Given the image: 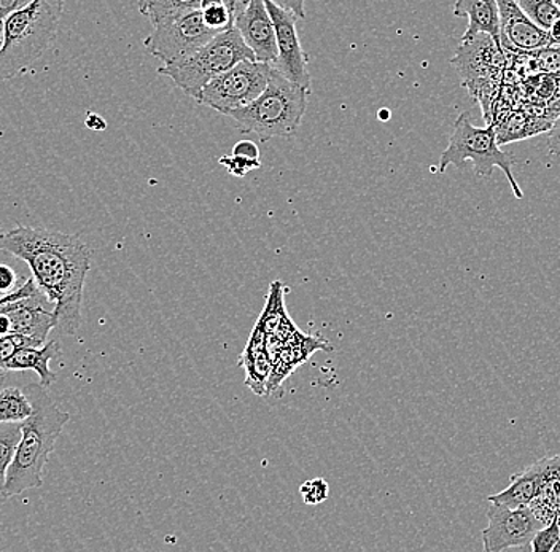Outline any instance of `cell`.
Here are the masks:
<instances>
[{"mask_svg": "<svg viewBox=\"0 0 560 552\" xmlns=\"http://www.w3.org/2000/svg\"><path fill=\"white\" fill-rule=\"evenodd\" d=\"M301 497L307 505H318L328 498V484L322 478L304 482L300 488Z\"/></svg>", "mask_w": 560, "mask_h": 552, "instance_id": "cell-29", "label": "cell"}, {"mask_svg": "<svg viewBox=\"0 0 560 552\" xmlns=\"http://www.w3.org/2000/svg\"><path fill=\"white\" fill-rule=\"evenodd\" d=\"M217 34L220 33L206 24L202 12L198 9L155 24L153 33L145 38V47L164 66L174 64L205 47Z\"/></svg>", "mask_w": 560, "mask_h": 552, "instance_id": "cell-9", "label": "cell"}, {"mask_svg": "<svg viewBox=\"0 0 560 552\" xmlns=\"http://www.w3.org/2000/svg\"><path fill=\"white\" fill-rule=\"evenodd\" d=\"M285 292L287 289L282 282H272L269 286L268 302H266L265 309H262L260 319H258L265 334H276L283 342L289 341L293 334L300 331L287 314Z\"/></svg>", "mask_w": 560, "mask_h": 552, "instance_id": "cell-20", "label": "cell"}, {"mask_svg": "<svg viewBox=\"0 0 560 552\" xmlns=\"http://www.w3.org/2000/svg\"><path fill=\"white\" fill-rule=\"evenodd\" d=\"M21 439V424H0V505L9 500L7 477Z\"/></svg>", "mask_w": 560, "mask_h": 552, "instance_id": "cell-22", "label": "cell"}, {"mask_svg": "<svg viewBox=\"0 0 560 552\" xmlns=\"http://www.w3.org/2000/svg\"><path fill=\"white\" fill-rule=\"evenodd\" d=\"M199 10L206 24L217 33H223L234 26L233 12L226 5V0H201Z\"/></svg>", "mask_w": 560, "mask_h": 552, "instance_id": "cell-25", "label": "cell"}, {"mask_svg": "<svg viewBox=\"0 0 560 552\" xmlns=\"http://www.w3.org/2000/svg\"><path fill=\"white\" fill-rule=\"evenodd\" d=\"M244 59L257 61L254 51L247 47L240 31L233 26L217 34L205 47L199 48L187 58L180 59L174 64H163V68L158 69V73L173 80L178 90L196 99L199 91L209 85L213 79L230 71L233 66Z\"/></svg>", "mask_w": 560, "mask_h": 552, "instance_id": "cell-6", "label": "cell"}, {"mask_svg": "<svg viewBox=\"0 0 560 552\" xmlns=\"http://www.w3.org/2000/svg\"><path fill=\"white\" fill-rule=\"evenodd\" d=\"M552 552H560V538H559L558 544H556L555 551H552Z\"/></svg>", "mask_w": 560, "mask_h": 552, "instance_id": "cell-42", "label": "cell"}, {"mask_svg": "<svg viewBox=\"0 0 560 552\" xmlns=\"http://www.w3.org/2000/svg\"><path fill=\"white\" fill-rule=\"evenodd\" d=\"M31 2H34V0H18V3H20V9L21 7L30 5Z\"/></svg>", "mask_w": 560, "mask_h": 552, "instance_id": "cell-41", "label": "cell"}, {"mask_svg": "<svg viewBox=\"0 0 560 552\" xmlns=\"http://www.w3.org/2000/svg\"><path fill=\"white\" fill-rule=\"evenodd\" d=\"M548 150L551 158H560V114L548 132Z\"/></svg>", "mask_w": 560, "mask_h": 552, "instance_id": "cell-31", "label": "cell"}, {"mask_svg": "<svg viewBox=\"0 0 560 552\" xmlns=\"http://www.w3.org/2000/svg\"><path fill=\"white\" fill-rule=\"evenodd\" d=\"M23 389L30 395L34 411L26 421L21 422L20 445L7 477V494L10 498L42 488L45 465L70 421L69 412L62 411L51 400L47 387L31 380Z\"/></svg>", "mask_w": 560, "mask_h": 552, "instance_id": "cell-2", "label": "cell"}, {"mask_svg": "<svg viewBox=\"0 0 560 552\" xmlns=\"http://www.w3.org/2000/svg\"><path fill=\"white\" fill-rule=\"evenodd\" d=\"M525 15L541 30L549 31L552 24L560 19V10L555 0H516Z\"/></svg>", "mask_w": 560, "mask_h": 552, "instance_id": "cell-24", "label": "cell"}, {"mask_svg": "<svg viewBox=\"0 0 560 552\" xmlns=\"http://www.w3.org/2000/svg\"><path fill=\"white\" fill-rule=\"evenodd\" d=\"M61 356L59 342L51 339L44 345H30V348L18 349L12 359L2 366L7 373L10 372H31L37 373L38 383L44 387H50L56 380L55 373L51 372L50 363Z\"/></svg>", "mask_w": 560, "mask_h": 552, "instance_id": "cell-18", "label": "cell"}, {"mask_svg": "<svg viewBox=\"0 0 560 552\" xmlns=\"http://www.w3.org/2000/svg\"><path fill=\"white\" fill-rule=\"evenodd\" d=\"M276 5H279L280 9L289 10L293 15H296L298 19L304 20L306 19V12H304V3L306 0H272Z\"/></svg>", "mask_w": 560, "mask_h": 552, "instance_id": "cell-33", "label": "cell"}, {"mask_svg": "<svg viewBox=\"0 0 560 552\" xmlns=\"http://www.w3.org/2000/svg\"><path fill=\"white\" fill-rule=\"evenodd\" d=\"M85 125L88 129L94 132H103L107 129V121L101 115L93 114V111L86 115Z\"/></svg>", "mask_w": 560, "mask_h": 552, "instance_id": "cell-34", "label": "cell"}, {"mask_svg": "<svg viewBox=\"0 0 560 552\" xmlns=\"http://www.w3.org/2000/svg\"><path fill=\"white\" fill-rule=\"evenodd\" d=\"M265 338V331L257 321L240 359V366L245 369V386L258 397H266L268 394L272 375V360L266 352Z\"/></svg>", "mask_w": 560, "mask_h": 552, "instance_id": "cell-16", "label": "cell"}, {"mask_svg": "<svg viewBox=\"0 0 560 552\" xmlns=\"http://www.w3.org/2000/svg\"><path fill=\"white\" fill-rule=\"evenodd\" d=\"M3 47V21H0V50Z\"/></svg>", "mask_w": 560, "mask_h": 552, "instance_id": "cell-40", "label": "cell"}, {"mask_svg": "<svg viewBox=\"0 0 560 552\" xmlns=\"http://www.w3.org/2000/svg\"><path fill=\"white\" fill-rule=\"evenodd\" d=\"M33 411V401L26 390L16 386L0 389V424H21Z\"/></svg>", "mask_w": 560, "mask_h": 552, "instance_id": "cell-21", "label": "cell"}, {"mask_svg": "<svg viewBox=\"0 0 560 552\" xmlns=\"http://www.w3.org/2000/svg\"><path fill=\"white\" fill-rule=\"evenodd\" d=\"M20 9V3L18 0H0V21L7 19V16L12 15L15 10Z\"/></svg>", "mask_w": 560, "mask_h": 552, "instance_id": "cell-35", "label": "cell"}, {"mask_svg": "<svg viewBox=\"0 0 560 552\" xmlns=\"http://www.w3.org/2000/svg\"><path fill=\"white\" fill-rule=\"evenodd\" d=\"M266 9L271 15L276 27V42H278V59L272 68L278 69L283 77L303 89H311V73L307 71V55L301 47L298 38V16L289 10L280 9L272 0H265Z\"/></svg>", "mask_w": 560, "mask_h": 552, "instance_id": "cell-11", "label": "cell"}, {"mask_svg": "<svg viewBox=\"0 0 560 552\" xmlns=\"http://www.w3.org/2000/svg\"><path fill=\"white\" fill-rule=\"evenodd\" d=\"M560 538V519L559 515L552 517L542 529L535 533L532 540V550L535 552H552Z\"/></svg>", "mask_w": 560, "mask_h": 552, "instance_id": "cell-27", "label": "cell"}, {"mask_svg": "<svg viewBox=\"0 0 560 552\" xmlns=\"http://www.w3.org/2000/svg\"><path fill=\"white\" fill-rule=\"evenodd\" d=\"M488 520V527L482 530V547L486 552L527 548L535 533L541 529V520L530 506L510 508L490 502Z\"/></svg>", "mask_w": 560, "mask_h": 552, "instance_id": "cell-10", "label": "cell"}, {"mask_svg": "<svg viewBox=\"0 0 560 552\" xmlns=\"http://www.w3.org/2000/svg\"><path fill=\"white\" fill-rule=\"evenodd\" d=\"M5 373V369H3V373H0V389H2V387L5 386L7 380H9V376H7Z\"/></svg>", "mask_w": 560, "mask_h": 552, "instance_id": "cell-37", "label": "cell"}, {"mask_svg": "<svg viewBox=\"0 0 560 552\" xmlns=\"http://www.w3.org/2000/svg\"><path fill=\"white\" fill-rule=\"evenodd\" d=\"M500 12V31L502 47L517 51H535L552 47L549 31L541 30L534 23L516 0H497Z\"/></svg>", "mask_w": 560, "mask_h": 552, "instance_id": "cell-13", "label": "cell"}, {"mask_svg": "<svg viewBox=\"0 0 560 552\" xmlns=\"http://www.w3.org/2000/svg\"><path fill=\"white\" fill-rule=\"evenodd\" d=\"M560 474V456L542 459L530 465L521 473L511 477L510 485L499 494L490 495L489 502L500 503L510 508H525L530 506L535 497L540 494L542 485L551 477Z\"/></svg>", "mask_w": 560, "mask_h": 552, "instance_id": "cell-14", "label": "cell"}, {"mask_svg": "<svg viewBox=\"0 0 560 552\" xmlns=\"http://www.w3.org/2000/svg\"><path fill=\"white\" fill-rule=\"evenodd\" d=\"M311 91L290 82L278 69L272 68L268 86L248 106L230 111L241 132H252L260 141L292 138L300 129L307 108Z\"/></svg>", "mask_w": 560, "mask_h": 552, "instance_id": "cell-4", "label": "cell"}, {"mask_svg": "<svg viewBox=\"0 0 560 552\" xmlns=\"http://www.w3.org/2000/svg\"><path fill=\"white\" fill-rule=\"evenodd\" d=\"M234 27L240 31L257 61L275 64L278 59V42L271 15L265 0H248L234 15Z\"/></svg>", "mask_w": 560, "mask_h": 552, "instance_id": "cell-12", "label": "cell"}, {"mask_svg": "<svg viewBox=\"0 0 560 552\" xmlns=\"http://www.w3.org/2000/svg\"><path fill=\"white\" fill-rule=\"evenodd\" d=\"M451 62L460 75L462 86L481 106L486 124L492 125L493 106L499 99L508 66L505 50L489 34L479 33L468 40H460Z\"/></svg>", "mask_w": 560, "mask_h": 552, "instance_id": "cell-7", "label": "cell"}, {"mask_svg": "<svg viewBox=\"0 0 560 552\" xmlns=\"http://www.w3.org/2000/svg\"><path fill=\"white\" fill-rule=\"evenodd\" d=\"M231 155L243 156V158L260 160V149L252 141H240L234 145Z\"/></svg>", "mask_w": 560, "mask_h": 552, "instance_id": "cell-32", "label": "cell"}, {"mask_svg": "<svg viewBox=\"0 0 560 552\" xmlns=\"http://www.w3.org/2000/svg\"><path fill=\"white\" fill-rule=\"evenodd\" d=\"M465 161H471L478 177H490L493 169L499 167L510 181L514 197L524 198L523 188L517 185V180L513 176V166L516 164V160L511 153L500 149L499 142H497L495 126L488 125L486 128H476L471 124V111H464L455 120L450 145L441 155L438 173H446L451 164L462 169Z\"/></svg>", "mask_w": 560, "mask_h": 552, "instance_id": "cell-5", "label": "cell"}, {"mask_svg": "<svg viewBox=\"0 0 560 552\" xmlns=\"http://www.w3.org/2000/svg\"><path fill=\"white\" fill-rule=\"evenodd\" d=\"M493 126H495L497 142L502 146L506 143L524 141L532 136L549 132L552 121L546 120L540 115H535L527 108H521V110L508 111L499 120L493 121Z\"/></svg>", "mask_w": 560, "mask_h": 552, "instance_id": "cell-19", "label": "cell"}, {"mask_svg": "<svg viewBox=\"0 0 560 552\" xmlns=\"http://www.w3.org/2000/svg\"><path fill=\"white\" fill-rule=\"evenodd\" d=\"M272 64L244 59L199 91L196 103L226 115L248 106L268 86Z\"/></svg>", "mask_w": 560, "mask_h": 552, "instance_id": "cell-8", "label": "cell"}, {"mask_svg": "<svg viewBox=\"0 0 560 552\" xmlns=\"http://www.w3.org/2000/svg\"><path fill=\"white\" fill-rule=\"evenodd\" d=\"M549 36H551L552 45H560V19L552 24Z\"/></svg>", "mask_w": 560, "mask_h": 552, "instance_id": "cell-36", "label": "cell"}, {"mask_svg": "<svg viewBox=\"0 0 560 552\" xmlns=\"http://www.w3.org/2000/svg\"><path fill=\"white\" fill-rule=\"evenodd\" d=\"M40 339L27 337V334L10 333L0 337V368L12 359L13 354L21 348H30V345H44Z\"/></svg>", "mask_w": 560, "mask_h": 552, "instance_id": "cell-26", "label": "cell"}, {"mask_svg": "<svg viewBox=\"0 0 560 552\" xmlns=\"http://www.w3.org/2000/svg\"><path fill=\"white\" fill-rule=\"evenodd\" d=\"M556 3H558L559 10H560V0H555Z\"/></svg>", "mask_w": 560, "mask_h": 552, "instance_id": "cell-43", "label": "cell"}, {"mask_svg": "<svg viewBox=\"0 0 560 552\" xmlns=\"http://www.w3.org/2000/svg\"><path fill=\"white\" fill-rule=\"evenodd\" d=\"M0 296H2V295H0Z\"/></svg>", "mask_w": 560, "mask_h": 552, "instance_id": "cell-44", "label": "cell"}, {"mask_svg": "<svg viewBox=\"0 0 560 552\" xmlns=\"http://www.w3.org/2000/svg\"><path fill=\"white\" fill-rule=\"evenodd\" d=\"M220 166H225L228 173L234 177L247 176L252 171L260 169L261 160L243 158V156L230 155L219 160Z\"/></svg>", "mask_w": 560, "mask_h": 552, "instance_id": "cell-28", "label": "cell"}, {"mask_svg": "<svg viewBox=\"0 0 560 552\" xmlns=\"http://www.w3.org/2000/svg\"><path fill=\"white\" fill-rule=\"evenodd\" d=\"M65 0H34L3 20L0 80H12L50 47L61 23Z\"/></svg>", "mask_w": 560, "mask_h": 552, "instance_id": "cell-3", "label": "cell"}, {"mask_svg": "<svg viewBox=\"0 0 560 552\" xmlns=\"http://www.w3.org/2000/svg\"><path fill=\"white\" fill-rule=\"evenodd\" d=\"M388 117H390V111H388V110H381V111H380V118H381V120H383V121H387V120H388Z\"/></svg>", "mask_w": 560, "mask_h": 552, "instance_id": "cell-39", "label": "cell"}, {"mask_svg": "<svg viewBox=\"0 0 560 552\" xmlns=\"http://www.w3.org/2000/svg\"><path fill=\"white\" fill-rule=\"evenodd\" d=\"M199 7H201V0H152L140 13L155 26L163 21L177 19L192 10H198Z\"/></svg>", "mask_w": 560, "mask_h": 552, "instance_id": "cell-23", "label": "cell"}, {"mask_svg": "<svg viewBox=\"0 0 560 552\" xmlns=\"http://www.w3.org/2000/svg\"><path fill=\"white\" fill-rule=\"evenodd\" d=\"M150 2H152V0H139V12H142V10L145 9V7L149 5Z\"/></svg>", "mask_w": 560, "mask_h": 552, "instance_id": "cell-38", "label": "cell"}, {"mask_svg": "<svg viewBox=\"0 0 560 552\" xmlns=\"http://www.w3.org/2000/svg\"><path fill=\"white\" fill-rule=\"evenodd\" d=\"M457 19H468L467 31L462 40L475 37L476 34H489L502 47L500 31V12L497 0H457L454 5Z\"/></svg>", "mask_w": 560, "mask_h": 552, "instance_id": "cell-17", "label": "cell"}, {"mask_svg": "<svg viewBox=\"0 0 560 552\" xmlns=\"http://www.w3.org/2000/svg\"><path fill=\"white\" fill-rule=\"evenodd\" d=\"M23 282L24 279L18 278L15 269L10 268L9 265L0 263V295H9V293L15 292Z\"/></svg>", "mask_w": 560, "mask_h": 552, "instance_id": "cell-30", "label": "cell"}, {"mask_svg": "<svg viewBox=\"0 0 560 552\" xmlns=\"http://www.w3.org/2000/svg\"><path fill=\"white\" fill-rule=\"evenodd\" d=\"M0 251L24 261L55 310L56 330L75 337L82 325L83 290L91 250L73 234L16 225L0 233Z\"/></svg>", "mask_w": 560, "mask_h": 552, "instance_id": "cell-1", "label": "cell"}, {"mask_svg": "<svg viewBox=\"0 0 560 552\" xmlns=\"http://www.w3.org/2000/svg\"><path fill=\"white\" fill-rule=\"evenodd\" d=\"M330 348L327 341L317 337L298 331L289 341L283 342L278 359L272 363V375L268 384V394L266 397H282V386L287 377L292 375L298 366L306 363L311 355L317 351Z\"/></svg>", "mask_w": 560, "mask_h": 552, "instance_id": "cell-15", "label": "cell"}]
</instances>
